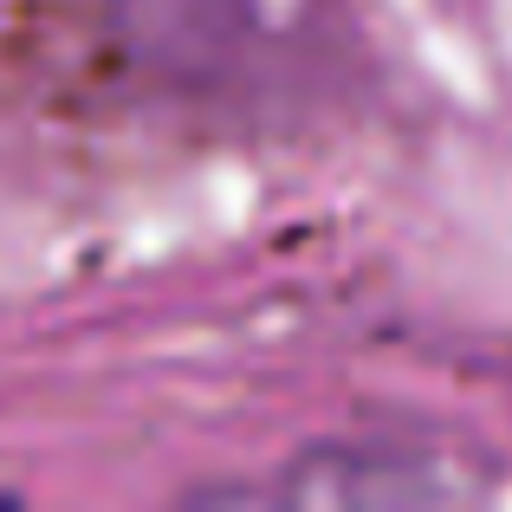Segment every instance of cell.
Listing matches in <instances>:
<instances>
[{
  "instance_id": "6da1fadb",
  "label": "cell",
  "mask_w": 512,
  "mask_h": 512,
  "mask_svg": "<svg viewBox=\"0 0 512 512\" xmlns=\"http://www.w3.org/2000/svg\"><path fill=\"white\" fill-rule=\"evenodd\" d=\"M124 46L182 91L247 98L299 85L325 52V0H104Z\"/></svg>"
},
{
  "instance_id": "7a4b0ae2",
  "label": "cell",
  "mask_w": 512,
  "mask_h": 512,
  "mask_svg": "<svg viewBox=\"0 0 512 512\" xmlns=\"http://www.w3.org/2000/svg\"><path fill=\"white\" fill-rule=\"evenodd\" d=\"M454 480H441L435 467L422 461L415 448L402 441H383V448H318L279 480V500H331V506H370V500H402V506H422V500H448Z\"/></svg>"
}]
</instances>
